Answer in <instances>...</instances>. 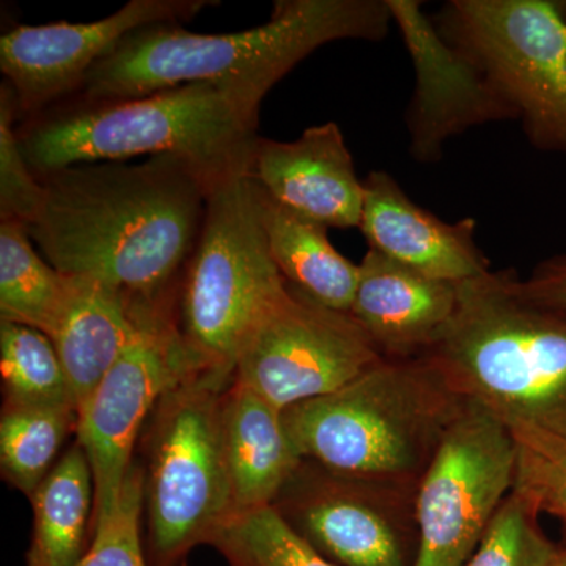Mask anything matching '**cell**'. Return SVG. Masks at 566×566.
<instances>
[{"instance_id": "6da1fadb", "label": "cell", "mask_w": 566, "mask_h": 566, "mask_svg": "<svg viewBox=\"0 0 566 566\" xmlns=\"http://www.w3.org/2000/svg\"><path fill=\"white\" fill-rule=\"evenodd\" d=\"M40 180L44 203L28 230L55 270L107 283L133 304L177 305L212 181L175 156L81 164Z\"/></svg>"}, {"instance_id": "7a4b0ae2", "label": "cell", "mask_w": 566, "mask_h": 566, "mask_svg": "<svg viewBox=\"0 0 566 566\" xmlns=\"http://www.w3.org/2000/svg\"><path fill=\"white\" fill-rule=\"evenodd\" d=\"M386 0H277L270 20L232 33L180 25L140 29L93 66L82 102L137 98L211 82L260 104L312 52L338 40L381 41L392 25Z\"/></svg>"}, {"instance_id": "3957f363", "label": "cell", "mask_w": 566, "mask_h": 566, "mask_svg": "<svg viewBox=\"0 0 566 566\" xmlns=\"http://www.w3.org/2000/svg\"><path fill=\"white\" fill-rule=\"evenodd\" d=\"M260 104L211 82L137 98L81 102L22 128V153L36 177L132 158L175 156L214 182L251 172Z\"/></svg>"}, {"instance_id": "277c9868", "label": "cell", "mask_w": 566, "mask_h": 566, "mask_svg": "<svg viewBox=\"0 0 566 566\" xmlns=\"http://www.w3.org/2000/svg\"><path fill=\"white\" fill-rule=\"evenodd\" d=\"M468 400L431 356L385 359L283 411L303 460L363 479L419 483Z\"/></svg>"}, {"instance_id": "5b68a950", "label": "cell", "mask_w": 566, "mask_h": 566, "mask_svg": "<svg viewBox=\"0 0 566 566\" xmlns=\"http://www.w3.org/2000/svg\"><path fill=\"white\" fill-rule=\"evenodd\" d=\"M513 270L458 283V308L428 353L465 400L566 439V312L526 300Z\"/></svg>"}, {"instance_id": "8992f818", "label": "cell", "mask_w": 566, "mask_h": 566, "mask_svg": "<svg viewBox=\"0 0 566 566\" xmlns=\"http://www.w3.org/2000/svg\"><path fill=\"white\" fill-rule=\"evenodd\" d=\"M285 292L259 182L251 174L212 182L177 301L178 331L197 370L233 381L245 340Z\"/></svg>"}, {"instance_id": "52a82bcc", "label": "cell", "mask_w": 566, "mask_h": 566, "mask_svg": "<svg viewBox=\"0 0 566 566\" xmlns=\"http://www.w3.org/2000/svg\"><path fill=\"white\" fill-rule=\"evenodd\" d=\"M233 381L192 371L163 395L140 436L145 554L150 566H186L234 516L222 428Z\"/></svg>"}, {"instance_id": "ba28073f", "label": "cell", "mask_w": 566, "mask_h": 566, "mask_svg": "<svg viewBox=\"0 0 566 566\" xmlns=\"http://www.w3.org/2000/svg\"><path fill=\"white\" fill-rule=\"evenodd\" d=\"M433 21L513 107L532 147L566 155V0H449Z\"/></svg>"}, {"instance_id": "9c48e42d", "label": "cell", "mask_w": 566, "mask_h": 566, "mask_svg": "<svg viewBox=\"0 0 566 566\" xmlns=\"http://www.w3.org/2000/svg\"><path fill=\"white\" fill-rule=\"evenodd\" d=\"M134 305L136 334L80 409L76 441L87 453L95 483L93 528L117 512L153 409L170 387L199 371L178 331L177 307Z\"/></svg>"}, {"instance_id": "30bf717a", "label": "cell", "mask_w": 566, "mask_h": 566, "mask_svg": "<svg viewBox=\"0 0 566 566\" xmlns=\"http://www.w3.org/2000/svg\"><path fill=\"white\" fill-rule=\"evenodd\" d=\"M513 468L510 428L468 400L417 488L412 566H465L512 493Z\"/></svg>"}, {"instance_id": "8fae6325", "label": "cell", "mask_w": 566, "mask_h": 566, "mask_svg": "<svg viewBox=\"0 0 566 566\" xmlns=\"http://www.w3.org/2000/svg\"><path fill=\"white\" fill-rule=\"evenodd\" d=\"M382 360L349 312L326 307L286 282L245 340L233 379L285 411L337 392Z\"/></svg>"}, {"instance_id": "7c38bea8", "label": "cell", "mask_w": 566, "mask_h": 566, "mask_svg": "<svg viewBox=\"0 0 566 566\" xmlns=\"http://www.w3.org/2000/svg\"><path fill=\"white\" fill-rule=\"evenodd\" d=\"M419 483L338 474L304 460L275 499L274 510L338 566H412Z\"/></svg>"}, {"instance_id": "4fadbf2b", "label": "cell", "mask_w": 566, "mask_h": 566, "mask_svg": "<svg viewBox=\"0 0 566 566\" xmlns=\"http://www.w3.org/2000/svg\"><path fill=\"white\" fill-rule=\"evenodd\" d=\"M219 0H132L111 17L93 22L20 25L0 36V71L13 88L20 111L43 109L71 92L126 36L192 20Z\"/></svg>"}, {"instance_id": "5bb4252c", "label": "cell", "mask_w": 566, "mask_h": 566, "mask_svg": "<svg viewBox=\"0 0 566 566\" xmlns=\"http://www.w3.org/2000/svg\"><path fill=\"white\" fill-rule=\"evenodd\" d=\"M416 73L406 109L409 153L438 163L447 142L476 126L517 122L515 111L482 69L442 36L419 0H386Z\"/></svg>"}, {"instance_id": "9a60e30c", "label": "cell", "mask_w": 566, "mask_h": 566, "mask_svg": "<svg viewBox=\"0 0 566 566\" xmlns=\"http://www.w3.org/2000/svg\"><path fill=\"white\" fill-rule=\"evenodd\" d=\"M251 177L275 203L327 229H359L364 180L337 123L312 126L300 139H260Z\"/></svg>"}, {"instance_id": "2e32d148", "label": "cell", "mask_w": 566, "mask_h": 566, "mask_svg": "<svg viewBox=\"0 0 566 566\" xmlns=\"http://www.w3.org/2000/svg\"><path fill=\"white\" fill-rule=\"evenodd\" d=\"M360 232L370 249L417 273L461 283L490 273V262L476 244V221L446 222L424 210L386 170L364 180Z\"/></svg>"}, {"instance_id": "e0dca14e", "label": "cell", "mask_w": 566, "mask_h": 566, "mask_svg": "<svg viewBox=\"0 0 566 566\" xmlns=\"http://www.w3.org/2000/svg\"><path fill=\"white\" fill-rule=\"evenodd\" d=\"M458 308V283L439 281L368 249L349 314L385 359L427 356Z\"/></svg>"}, {"instance_id": "ac0fdd59", "label": "cell", "mask_w": 566, "mask_h": 566, "mask_svg": "<svg viewBox=\"0 0 566 566\" xmlns=\"http://www.w3.org/2000/svg\"><path fill=\"white\" fill-rule=\"evenodd\" d=\"M222 428L234 515L273 506L304 461L283 411L233 379L222 395Z\"/></svg>"}, {"instance_id": "d6986e66", "label": "cell", "mask_w": 566, "mask_h": 566, "mask_svg": "<svg viewBox=\"0 0 566 566\" xmlns=\"http://www.w3.org/2000/svg\"><path fill=\"white\" fill-rule=\"evenodd\" d=\"M69 277L65 303L48 337L81 409L132 342L137 312L114 286L82 275Z\"/></svg>"}, {"instance_id": "ffe728a7", "label": "cell", "mask_w": 566, "mask_h": 566, "mask_svg": "<svg viewBox=\"0 0 566 566\" xmlns=\"http://www.w3.org/2000/svg\"><path fill=\"white\" fill-rule=\"evenodd\" d=\"M33 531L28 566H76L91 547L95 483L87 453L74 441L29 499Z\"/></svg>"}, {"instance_id": "44dd1931", "label": "cell", "mask_w": 566, "mask_h": 566, "mask_svg": "<svg viewBox=\"0 0 566 566\" xmlns=\"http://www.w3.org/2000/svg\"><path fill=\"white\" fill-rule=\"evenodd\" d=\"M263 219L271 255L283 279L319 304L349 312L359 264L334 248L329 229L286 210L264 192Z\"/></svg>"}, {"instance_id": "7402d4cb", "label": "cell", "mask_w": 566, "mask_h": 566, "mask_svg": "<svg viewBox=\"0 0 566 566\" xmlns=\"http://www.w3.org/2000/svg\"><path fill=\"white\" fill-rule=\"evenodd\" d=\"M70 277L33 248L24 223L0 222V322L51 334L69 293Z\"/></svg>"}, {"instance_id": "603a6c76", "label": "cell", "mask_w": 566, "mask_h": 566, "mask_svg": "<svg viewBox=\"0 0 566 566\" xmlns=\"http://www.w3.org/2000/svg\"><path fill=\"white\" fill-rule=\"evenodd\" d=\"M80 411L55 406L3 403L0 415V474L31 499L61 460L70 434H76Z\"/></svg>"}, {"instance_id": "cb8c5ba5", "label": "cell", "mask_w": 566, "mask_h": 566, "mask_svg": "<svg viewBox=\"0 0 566 566\" xmlns=\"http://www.w3.org/2000/svg\"><path fill=\"white\" fill-rule=\"evenodd\" d=\"M3 403L77 408L57 349L46 334L0 322Z\"/></svg>"}, {"instance_id": "d4e9b609", "label": "cell", "mask_w": 566, "mask_h": 566, "mask_svg": "<svg viewBox=\"0 0 566 566\" xmlns=\"http://www.w3.org/2000/svg\"><path fill=\"white\" fill-rule=\"evenodd\" d=\"M210 546L230 566H338L296 534L274 506L234 515Z\"/></svg>"}, {"instance_id": "484cf974", "label": "cell", "mask_w": 566, "mask_h": 566, "mask_svg": "<svg viewBox=\"0 0 566 566\" xmlns=\"http://www.w3.org/2000/svg\"><path fill=\"white\" fill-rule=\"evenodd\" d=\"M515 442L512 493L535 515L566 524V439L527 424H510Z\"/></svg>"}, {"instance_id": "4316f807", "label": "cell", "mask_w": 566, "mask_h": 566, "mask_svg": "<svg viewBox=\"0 0 566 566\" xmlns=\"http://www.w3.org/2000/svg\"><path fill=\"white\" fill-rule=\"evenodd\" d=\"M557 551L538 515L510 494L465 566H547Z\"/></svg>"}, {"instance_id": "83f0119b", "label": "cell", "mask_w": 566, "mask_h": 566, "mask_svg": "<svg viewBox=\"0 0 566 566\" xmlns=\"http://www.w3.org/2000/svg\"><path fill=\"white\" fill-rule=\"evenodd\" d=\"M20 114L17 96L7 82L0 87V219L32 226L44 203L43 181L33 174L14 120Z\"/></svg>"}, {"instance_id": "f1b7e54d", "label": "cell", "mask_w": 566, "mask_h": 566, "mask_svg": "<svg viewBox=\"0 0 566 566\" xmlns=\"http://www.w3.org/2000/svg\"><path fill=\"white\" fill-rule=\"evenodd\" d=\"M144 474L134 460L115 515L93 528L92 543L76 566H150L142 538Z\"/></svg>"}, {"instance_id": "f546056e", "label": "cell", "mask_w": 566, "mask_h": 566, "mask_svg": "<svg viewBox=\"0 0 566 566\" xmlns=\"http://www.w3.org/2000/svg\"><path fill=\"white\" fill-rule=\"evenodd\" d=\"M515 286L532 303L566 312V253L543 260L526 279L516 275Z\"/></svg>"}, {"instance_id": "4dcf8cb0", "label": "cell", "mask_w": 566, "mask_h": 566, "mask_svg": "<svg viewBox=\"0 0 566 566\" xmlns=\"http://www.w3.org/2000/svg\"><path fill=\"white\" fill-rule=\"evenodd\" d=\"M547 566H566V547L565 549H558L556 556Z\"/></svg>"}]
</instances>
